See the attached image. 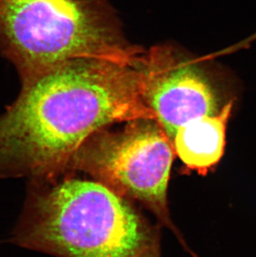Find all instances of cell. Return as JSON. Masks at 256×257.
<instances>
[{"label": "cell", "instance_id": "1", "mask_svg": "<svg viewBox=\"0 0 256 257\" xmlns=\"http://www.w3.org/2000/svg\"><path fill=\"white\" fill-rule=\"evenodd\" d=\"M153 119L142 94L140 61H67L25 79L0 116V179H49L110 124Z\"/></svg>", "mask_w": 256, "mask_h": 257}, {"label": "cell", "instance_id": "2", "mask_svg": "<svg viewBox=\"0 0 256 257\" xmlns=\"http://www.w3.org/2000/svg\"><path fill=\"white\" fill-rule=\"evenodd\" d=\"M139 216L97 181L65 180L32 191L11 242L61 257H141L148 245Z\"/></svg>", "mask_w": 256, "mask_h": 257}, {"label": "cell", "instance_id": "3", "mask_svg": "<svg viewBox=\"0 0 256 257\" xmlns=\"http://www.w3.org/2000/svg\"><path fill=\"white\" fill-rule=\"evenodd\" d=\"M0 44L25 79L76 58L138 63L103 0H0Z\"/></svg>", "mask_w": 256, "mask_h": 257}, {"label": "cell", "instance_id": "4", "mask_svg": "<svg viewBox=\"0 0 256 257\" xmlns=\"http://www.w3.org/2000/svg\"><path fill=\"white\" fill-rule=\"evenodd\" d=\"M76 153L71 166L84 171L116 192L167 211L173 144L153 119L128 121L116 134L92 137Z\"/></svg>", "mask_w": 256, "mask_h": 257}, {"label": "cell", "instance_id": "5", "mask_svg": "<svg viewBox=\"0 0 256 257\" xmlns=\"http://www.w3.org/2000/svg\"><path fill=\"white\" fill-rule=\"evenodd\" d=\"M142 94L171 141L181 126L216 113L212 86L193 61L174 47L156 46L141 58Z\"/></svg>", "mask_w": 256, "mask_h": 257}, {"label": "cell", "instance_id": "6", "mask_svg": "<svg viewBox=\"0 0 256 257\" xmlns=\"http://www.w3.org/2000/svg\"><path fill=\"white\" fill-rule=\"evenodd\" d=\"M232 106L231 101L219 113L196 119L177 130L172 144L187 168L203 174L220 160Z\"/></svg>", "mask_w": 256, "mask_h": 257}, {"label": "cell", "instance_id": "7", "mask_svg": "<svg viewBox=\"0 0 256 257\" xmlns=\"http://www.w3.org/2000/svg\"><path fill=\"white\" fill-rule=\"evenodd\" d=\"M141 257H142V256H141Z\"/></svg>", "mask_w": 256, "mask_h": 257}]
</instances>
